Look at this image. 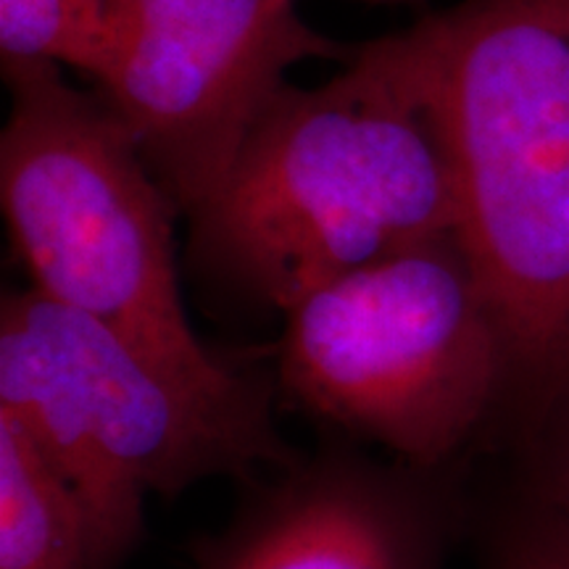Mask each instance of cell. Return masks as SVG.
<instances>
[{"label":"cell","instance_id":"1","mask_svg":"<svg viewBox=\"0 0 569 569\" xmlns=\"http://www.w3.org/2000/svg\"><path fill=\"white\" fill-rule=\"evenodd\" d=\"M206 272L284 311L311 290L457 234V196L411 27L317 88L284 84L190 213Z\"/></svg>","mask_w":569,"mask_h":569},{"label":"cell","instance_id":"2","mask_svg":"<svg viewBox=\"0 0 569 569\" xmlns=\"http://www.w3.org/2000/svg\"><path fill=\"white\" fill-rule=\"evenodd\" d=\"M509 393L569 386V0H465L411 27Z\"/></svg>","mask_w":569,"mask_h":569},{"label":"cell","instance_id":"3","mask_svg":"<svg viewBox=\"0 0 569 569\" xmlns=\"http://www.w3.org/2000/svg\"><path fill=\"white\" fill-rule=\"evenodd\" d=\"M0 419L119 565L140 546L148 496L256 480L296 459L261 380L206 386L34 288L0 303Z\"/></svg>","mask_w":569,"mask_h":569},{"label":"cell","instance_id":"4","mask_svg":"<svg viewBox=\"0 0 569 569\" xmlns=\"http://www.w3.org/2000/svg\"><path fill=\"white\" fill-rule=\"evenodd\" d=\"M0 206L30 288L206 386L248 375L196 336L180 290L177 206L103 98L53 63L3 67Z\"/></svg>","mask_w":569,"mask_h":569},{"label":"cell","instance_id":"5","mask_svg":"<svg viewBox=\"0 0 569 569\" xmlns=\"http://www.w3.org/2000/svg\"><path fill=\"white\" fill-rule=\"evenodd\" d=\"M282 319V393L407 465L443 469L509 393L501 330L457 234L338 277Z\"/></svg>","mask_w":569,"mask_h":569},{"label":"cell","instance_id":"6","mask_svg":"<svg viewBox=\"0 0 569 569\" xmlns=\"http://www.w3.org/2000/svg\"><path fill=\"white\" fill-rule=\"evenodd\" d=\"M356 51L311 27L298 0H113L109 59L96 84L190 217L288 71Z\"/></svg>","mask_w":569,"mask_h":569},{"label":"cell","instance_id":"7","mask_svg":"<svg viewBox=\"0 0 569 569\" xmlns=\"http://www.w3.org/2000/svg\"><path fill=\"white\" fill-rule=\"evenodd\" d=\"M248 493L196 569H446L453 509L440 469L330 448Z\"/></svg>","mask_w":569,"mask_h":569},{"label":"cell","instance_id":"8","mask_svg":"<svg viewBox=\"0 0 569 569\" xmlns=\"http://www.w3.org/2000/svg\"><path fill=\"white\" fill-rule=\"evenodd\" d=\"M0 569H119L53 472L0 419Z\"/></svg>","mask_w":569,"mask_h":569},{"label":"cell","instance_id":"9","mask_svg":"<svg viewBox=\"0 0 569 569\" xmlns=\"http://www.w3.org/2000/svg\"><path fill=\"white\" fill-rule=\"evenodd\" d=\"M113 0H0V56L13 63L69 67L88 80L109 59Z\"/></svg>","mask_w":569,"mask_h":569},{"label":"cell","instance_id":"10","mask_svg":"<svg viewBox=\"0 0 569 569\" xmlns=\"http://www.w3.org/2000/svg\"><path fill=\"white\" fill-rule=\"evenodd\" d=\"M540 411L549 422V443H546L538 511L569 519V386L561 388Z\"/></svg>","mask_w":569,"mask_h":569},{"label":"cell","instance_id":"11","mask_svg":"<svg viewBox=\"0 0 569 569\" xmlns=\"http://www.w3.org/2000/svg\"><path fill=\"white\" fill-rule=\"evenodd\" d=\"M501 569H569V536L536 517L511 540Z\"/></svg>","mask_w":569,"mask_h":569},{"label":"cell","instance_id":"12","mask_svg":"<svg viewBox=\"0 0 569 569\" xmlns=\"http://www.w3.org/2000/svg\"><path fill=\"white\" fill-rule=\"evenodd\" d=\"M365 3H382V6H411V3H422V0H365Z\"/></svg>","mask_w":569,"mask_h":569}]
</instances>
